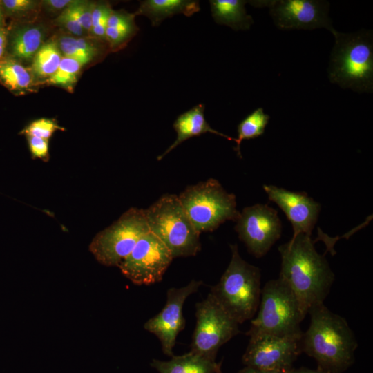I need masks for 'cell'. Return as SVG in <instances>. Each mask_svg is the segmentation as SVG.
Listing matches in <instances>:
<instances>
[{
	"label": "cell",
	"instance_id": "6da1fadb",
	"mask_svg": "<svg viewBox=\"0 0 373 373\" xmlns=\"http://www.w3.org/2000/svg\"><path fill=\"white\" fill-rule=\"evenodd\" d=\"M314 243L311 236L298 233L278 247L281 257L279 278L293 291L305 316L312 307L324 303L335 278Z\"/></svg>",
	"mask_w": 373,
	"mask_h": 373
},
{
	"label": "cell",
	"instance_id": "7a4b0ae2",
	"mask_svg": "<svg viewBox=\"0 0 373 373\" xmlns=\"http://www.w3.org/2000/svg\"><path fill=\"white\" fill-rule=\"evenodd\" d=\"M310 323L300 341L301 352L312 357L318 369L327 373H343L354 362L358 343L345 318L325 305L312 307Z\"/></svg>",
	"mask_w": 373,
	"mask_h": 373
},
{
	"label": "cell",
	"instance_id": "3957f363",
	"mask_svg": "<svg viewBox=\"0 0 373 373\" xmlns=\"http://www.w3.org/2000/svg\"><path fill=\"white\" fill-rule=\"evenodd\" d=\"M327 73L331 83L358 93L373 90V35L370 30L353 33L336 31Z\"/></svg>",
	"mask_w": 373,
	"mask_h": 373
},
{
	"label": "cell",
	"instance_id": "277c9868",
	"mask_svg": "<svg viewBox=\"0 0 373 373\" xmlns=\"http://www.w3.org/2000/svg\"><path fill=\"white\" fill-rule=\"evenodd\" d=\"M231 258L219 282L209 293L239 325L258 311L261 296L260 269L240 256L236 244L230 245Z\"/></svg>",
	"mask_w": 373,
	"mask_h": 373
},
{
	"label": "cell",
	"instance_id": "5b68a950",
	"mask_svg": "<svg viewBox=\"0 0 373 373\" xmlns=\"http://www.w3.org/2000/svg\"><path fill=\"white\" fill-rule=\"evenodd\" d=\"M258 312L246 334L279 336L302 335L300 323L305 318L300 303L290 287L279 277L262 288Z\"/></svg>",
	"mask_w": 373,
	"mask_h": 373
},
{
	"label": "cell",
	"instance_id": "8992f818",
	"mask_svg": "<svg viewBox=\"0 0 373 373\" xmlns=\"http://www.w3.org/2000/svg\"><path fill=\"white\" fill-rule=\"evenodd\" d=\"M149 231L169 249L173 258L195 256L201 249L200 233L178 196L164 194L144 209Z\"/></svg>",
	"mask_w": 373,
	"mask_h": 373
},
{
	"label": "cell",
	"instance_id": "52a82bcc",
	"mask_svg": "<svg viewBox=\"0 0 373 373\" xmlns=\"http://www.w3.org/2000/svg\"><path fill=\"white\" fill-rule=\"evenodd\" d=\"M178 198L195 229L213 231L227 220L236 221L240 213L236 195L214 178L188 186Z\"/></svg>",
	"mask_w": 373,
	"mask_h": 373
},
{
	"label": "cell",
	"instance_id": "ba28073f",
	"mask_svg": "<svg viewBox=\"0 0 373 373\" xmlns=\"http://www.w3.org/2000/svg\"><path fill=\"white\" fill-rule=\"evenodd\" d=\"M149 231L144 209L132 207L98 233L91 241L89 249L101 264L118 267L139 239Z\"/></svg>",
	"mask_w": 373,
	"mask_h": 373
},
{
	"label": "cell",
	"instance_id": "9c48e42d",
	"mask_svg": "<svg viewBox=\"0 0 373 373\" xmlns=\"http://www.w3.org/2000/svg\"><path fill=\"white\" fill-rule=\"evenodd\" d=\"M191 352L215 361L220 347L240 333L239 324L209 294L195 305Z\"/></svg>",
	"mask_w": 373,
	"mask_h": 373
},
{
	"label": "cell",
	"instance_id": "30bf717a",
	"mask_svg": "<svg viewBox=\"0 0 373 373\" xmlns=\"http://www.w3.org/2000/svg\"><path fill=\"white\" fill-rule=\"evenodd\" d=\"M256 8L267 7L275 26L280 30H314L324 28L336 31L328 15L329 3L322 0L249 1Z\"/></svg>",
	"mask_w": 373,
	"mask_h": 373
},
{
	"label": "cell",
	"instance_id": "8fae6325",
	"mask_svg": "<svg viewBox=\"0 0 373 373\" xmlns=\"http://www.w3.org/2000/svg\"><path fill=\"white\" fill-rule=\"evenodd\" d=\"M173 259L166 245L149 231L139 239L118 267L134 284L149 285L162 280Z\"/></svg>",
	"mask_w": 373,
	"mask_h": 373
},
{
	"label": "cell",
	"instance_id": "7c38bea8",
	"mask_svg": "<svg viewBox=\"0 0 373 373\" xmlns=\"http://www.w3.org/2000/svg\"><path fill=\"white\" fill-rule=\"evenodd\" d=\"M302 335L279 336L260 334L250 337L242 358V363L245 366L260 370L289 372L302 353Z\"/></svg>",
	"mask_w": 373,
	"mask_h": 373
},
{
	"label": "cell",
	"instance_id": "4fadbf2b",
	"mask_svg": "<svg viewBox=\"0 0 373 373\" xmlns=\"http://www.w3.org/2000/svg\"><path fill=\"white\" fill-rule=\"evenodd\" d=\"M236 222L235 230L240 240L257 258L266 255L281 236L282 223L278 212L267 204L245 207Z\"/></svg>",
	"mask_w": 373,
	"mask_h": 373
},
{
	"label": "cell",
	"instance_id": "5bb4252c",
	"mask_svg": "<svg viewBox=\"0 0 373 373\" xmlns=\"http://www.w3.org/2000/svg\"><path fill=\"white\" fill-rule=\"evenodd\" d=\"M202 284V280H192L186 286L169 288L164 307L144 323V328L160 340L164 354L171 357L173 356V348L177 336L185 327L182 312L184 302Z\"/></svg>",
	"mask_w": 373,
	"mask_h": 373
},
{
	"label": "cell",
	"instance_id": "9a60e30c",
	"mask_svg": "<svg viewBox=\"0 0 373 373\" xmlns=\"http://www.w3.org/2000/svg\"><path fill=\"white\" fill-rule=\"evenodd\" d=\"M269 200L276 203L291 223L294 233L311 236L321 204L305 192H294L274 185H263Z\"/></svg>",
	"mask_w": 373,
	"mask_h": 373
},
{
	"label": "cell",
	"instance_id": "2e32d148",
	"mask_svg": "<svg viewBox=\"0 0 373 373\" xmlns=\"http://www.w3.org/2000/svg\"><path fill=\"white\" fill-rule=\"evenodd\" d=\"M204 105L198 104L187 111L180 114L175 120L173 126L177 133L175 141L160 156L157 160H162L185 140L204 133H211L223 137L229 140L236 142V138L222 133L211 127L204 117Z\"/></svg>",
	"mask_w": 373,
	"mask_h": 373
},
{
	"label": "cell",
	"instance_id": "e0dca14e",
	"mask_svg": "<svg viewBox=\"0 0 373 373\" xmlns=\"http://www.w3.org/2000/svg\"><path fill=\"white\" fill-rule=\"evenodd\" d=\"M200 8L199 1L195 0H144L140 1L135 15L146 16L152 26H158L168 17L179 14L191 17Z\"/></svg>",
	"mask_w": 373,
	"mask_h": 373
},
{
	"label": "cell",
	"instance_id": "ac0fdd59",
	"mask_svg": "<svg viewBox=\"0 0 373 373\" xmlns=\"http://www.w3.org/2000/svg\"><path fill=\"white\" fill-rule=\"evenodd\" d=\"M247 2L245 0H210L213 20L236 31L249 30L254 19L246 12L245 5Z\"/></svg>",
	"mask_w": 373,
	"mask_h": 373
},
{
	"label": "cell",
	"instance_id": "d6986e66",
	"mask_svg": "<svg viewBox=\"0 0 373 373\" xmlns=\"http://www.w3.org/2000/svg\"><path fill=\"white\" fill-rule=\"evenodd\" d=\"M218 364L190 351L167 361L153 359L151 365L159 373H216Z\"/></svg>",
	"mask_w": 373,
	"mask_h": 373
},
{
	"label": "cell",
	"instance_id": "ffe728a7",
	"mask_svg": "<svg viewBox=\"0 0 373 373\" xmlns=\"http://www.w3.org/2000/svg\"><path fill=\"white\" fill-rule=\"evenodd\" d=\"M135 15L112 10L107 23L105 37L113 49L124 45L138 31Z\"/></svg>",
	"mask_w": 373,
	"mask_h": 373
},
{
	"label": "cell",
	"instance_id": "44dd1931",
	"mask_svg": "<svg viewBox=\"0 0 373 373\" xmlns=\"http://www.w3.org/2000/svg\"><path fill=\"white\" fill-rule=\"evenodd\" d=\"M44 31L38 26H30L19 30L12 42L13 54L21 59H29L41 47Z\"/></svg>",
	"mask_w": 373,
	"mask_h": 373
},
{
	"label": "cell",
	"instance_id": "7402d4cb",
	"mask_svg": "<svg viewBox=\"0 0 373 373\" xmlns=\"http://www.w3.org/2000/svg\"><path fill=\"white\" fill-rule=\"evenodd\" d=\"M270 117L259 107L249 114L238 125V138L236 139V146L234 148L238 156L242 158L240 144L244 140L254 139L261 136L269 121Z\"/></svg>",
	"mask_w": 373,
	"mask_h": 373
},
{
	"label": "cell",
	"instance_id": "603a6c76",
	"mask_svg": "<svg viewBox=\"0 0 373 373\" xmlns=\"http://www.w3.org/2000/svg\"><path fill=\"white\" fill-rule=\"evenodd\" d=\"M59 48L64 57L75 59L84 65L99 52L98 47L82 38L64 36L59 39Z\"/></svg>",
	"mask_w": 373,
	"mask_h": 373
},
{
	"label": "cell",
	"instance_id": "cb8c5ba5",
	"mask_svg": "<svg viewBox=\"0 0 373 373\" xmlns=\"http://www.w3.org/2000/svg\"><path fill=\"white\" fill-rule=\"evenodd\" d=\"M62 57L57 44L42 45L34 56L32 70L39 77H50L57 70Z\"/></svg>",
	"mask_w": 373,
	"mask_h": 373
},
{
	"label": "cell",
	"instance_id": "d4e9b609",
	"mask_svg": "<svg viewBox=\"0 0 373 373\" xmlns=\"http://www.w3.org/2000/svg\"><path fill=\"white\" fill-rule=\"evenodd\" d=\"M0 78L3 83L13 90L27 88L32 82L28 70L14 60L0 63Z\"/></svg>",
	"mask_w": 373,
	"mask_h": 373
},
{
	"label": "cell",
	"instance_id": "484cf974",
	"mask_svg": "<svg viewBox=\"0 0 373 373\" xmlns=\"http://www.w3.org/2000/svg\"><path fill=\"white\" fill-rule=\"evenodd\" d=\"M83 65L77 61L63 57L57 70L50 77V83L61 86H70L77 80Z\"/></svg>",
	"mask_w": 373,
	"mask_h": 373
},
{
	"label": "cell",
	"instance_id": "4316f807",
	"mask_svg": "<svg viewBox=\"0 0 373 373\" xmlns=\"http://www.w3.org/2000/svg\"><path fill=\"white\" fill-rule=\"evenodd\" d=\"M57 130H63L53 119L41 118L27 126L21 132L26 136L37 137L48 140Z\"/></svg>",
	"mask_w": 373,
	"mask_h": 373
},
{
	"label": "cell",
	"instance_id": "83f0119b",
	"mask_svg": "<svg viewBox=\"0 0 373 373\" xmlns=\"http://www.w3.org/2000/svg\"><path fill=\"white\" fill-rule=\"evenodd\" d=\"M95 3L88 1H74L66 8L79 21L84 30L92 28V15Z\"/></svg>",
	"mask_w": 373,
	"mask_h": 373
},
{
	"label": "cell",
	"instance_id": "f1b7e54d",
	"mask_svg": "<svg viewBox=\"0 0 373 373\" xmlns=\"http://www.w3.org/2000/svg\"><path fill=\"white\" fill-rule=\"evenodd\" d=\"M112 10L108 3L95 4L92 15V28L90 30L95 36L106 39L105 34L108 20Z\"/></svg>",
	"mask_w": 373,
	"mask_h": 373
},
{
	"label": "cell",
	"instance_id": "f546056e",
	"mask_svg": "<svg viewBox=\"0 0 373 373\" xmlns=\"http://www.w3.org/2000/svg\"><path fill=\"white\" fill-rule=\"evenodd\" d=\"M32 157L47 161L48 160V140L37 137L26 136Z\"/></svg>",
	"mask_w": 373,
	"mask_h": 373
},
{
	"label": "cell",
	"instance_id": "4dcf8cb0",
	"mask_svg": "<svg viewBox=\"0 0 373 373\" xmlns=\"http://www.w3.org/2000/svg\"><path fill=\"white\" fill-rule=\"evenodd\" d=\"M57 22L65 27L72 34L80 36L83 33V28L76 18L65 8L57 19Z\"/></svg>",
	"mask_w": 373,
	"mask_h": 373
},
{
	"label": "cell",
	"instance_id": "1f68e13d",
	"mask_svg": "<svg viewBox=\"0 0 373 373\" xmlns=\"http://www.w3.org/2000/svg\"><path fill=\"white\" fill-rule=\"evenodd\" d=\"M1 2L6 9L12 12L26 11L35 5V2L30 0H3Z\"/></svg>",
	"mask_w": 373,
	"mask_h": 373
},
{
	"label": "cell",
	"instance_id": "d6a6232c",
	"mask_svg": "<svg viewBox=\"0 0 373 373\" xmlns=\"http://www.w3.org/2000/svg\"><path fill=\"white\" fill-rule=\"evenodd\" d=\"M74 1L71 0H48L45 1L44 3L46 5L47 8L55 10H60L64 8H67L70 6Z\"/></svg>",
	"mask_w": 373,
	"mask_h": 373
},
{
	"label": "cell",
	"instance_id": "836d02e7",
	"mask_svg": "<svg viewBox=\"0 0 373 373\" xmlns=\"http://www.w3.org/2000/svg\"><path fill=\"white\" fill-rule=\"evenodd\" d=\"M287 373H327L318 368L317 369H310L305 367H301L299 368H292Z\"/></svg>",
	"mask_w": 373,
	"mask_h": 373
},
{
	"label": "cell",
	"instance_id": "e575fe53",
	"mask_svg": "<svg viewBox=\"0 0 373 373\" xmlns=\"http://www.w3.org/2000/svg\"><path fill=\"white\" fill-rule=\"evenodd\" d=\"M237 373H285V372L265 371V370H260L245 366L244 368L240 370Z\"/></svg>",
	"mask_w": 373,
	"mask_h": 373
},
{
	"label": "cell",
	"instance_id": "d590c367",
	"mask_svg": "<svg viewBox=\"0 0 373 373\" xmlns=\"http://www.w3.org/2000/svg\"><path fill=\"white\" fill-rule=\"evenodd\" d=\"M6 44V37L4 30L0 28V58L3 55Z\"/></svg>",
	"mask_w": 373,
	"mask_h": 373
},
{
	"label": "cell",
	"instance_id": "8d00e7d4",
	"mask_svg": "<svg viewBox=\"0 0 373 373\" xmlns=\"http://www.w3.org/2000/svg\"><path fill=\"white\" fill-rule=\"evenodd\" d=\"M222 362H220L216 369V373H222L221 370Z\"/></svg>",
	"mask_w": 373,
	"mask_h": 373
},
{
	"label": "cell",
	"instance_id": "74e56055",
	"mask_svg": "<svg viewBox=\"0 0 373 373\" xmlns=\"http://www.w3.org/2000/svg\"><path fill=\"white\" fill-rule=\"evenodd\" d=\"M1 8H0V23H1Z\"/></svg>",
	"mask_w": 373,
	"mask_h": 373
}]
</instances>
